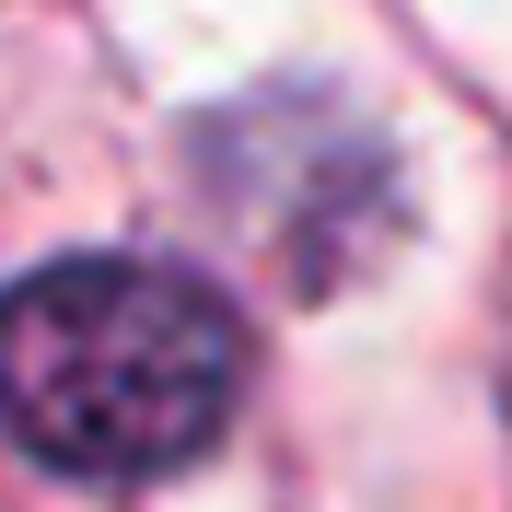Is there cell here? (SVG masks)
I'll list each match as a JSON object with an SVG mask.
<instances>
[{"mask_svg":"<svg viewBox=\"0 0 512 512\" xmlns=\"http://www.w3.org/2000/svg\"><path fill=\"white\" fill-rule=\"evenodd\" d=\"M245 326L198 268L59 256L0 291V431L59 478H163L233 419Z\"/></svg>","mask_w":512,"mask_h":512,"instance_id":"1","label":"cell"}]
</instances>
